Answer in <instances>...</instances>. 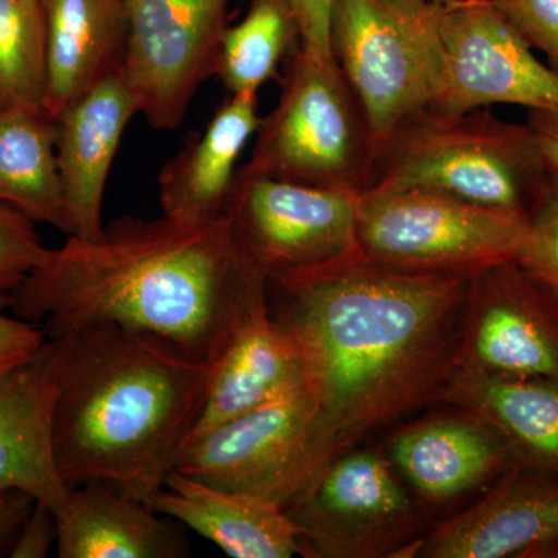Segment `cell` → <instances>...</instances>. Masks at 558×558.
I'll return each instance as SVG.
<instances>
[{"instance_id": "cell-21", "label": "cell", "mask_w": 558, "mask_h": 558, "mask_svg": "<svg viewBox=\"0 0 558 558\" xmlns=\"http://www.w3.org/2000/svg\"><path fill=\"white\" fill-rule=\"evenodd\" d=\"M46 31L44 109L57 119L73 101L120 72L128 21L121 0H39Z\"/></svg>"}, {"instance_id": "cell-28", "label": "cell", "mask_w": 558, "mask_h": 558, "mask_svg": "<svg viewBox=\"0 0 558 558\" xmlns=\"http://www.w3.org/2000/svg\"><path fill=\"white\" fill-rule=\"evenodd\" d=\"M49 248L44 247L35 220L13 205L0 202V293L13 292L40 266Z\"/></svg>"}, {"instance_id": "cell-31", "label": "cell", "mask_w": 558, "mask_h": 558, "mask_svg": "<svg viewBox=\"0 0 558 558\" xmlns=\"http://www.w3.org/2000/svg\"><path fill=\"white\" fill-rule=\"evenodd\" d=\"M299 28L300 49L312 57H333L330 50V16L336 0H288Z\"/></svg>"}, {"instance_id": "cell-16", "label": "cell", "mask_w": 558, "mask_h": 558, "mask_svg": "<svg viewBox=\"0 0 558 558\" xmlns=\"http://www.w3.org/2000/svg\"><path fill=\"white\" fill-rule=\"evenodd\" d=\"M137 113L134 95L116 72L57 117V161L69 236H101L106 183L124 131Z\"/></svg>"}, {"instance_id": "cell-33", "label": "cell", "mask_w": 558, "mask_h": 558, "mask_svg": "<svg viewBox=\"0 0 558 558\" xmlns=\"http://www.w3.org/2000/svg\"><path fill=\"white\" fill-rule=\"evenodd\" d=\"M36 499L21 490L0 492V557L11 553Z\"/></svg>"}, {"instance_id": "cell-25", "label": "cell", "mask_w": 558, "mask_h": 558, "mask_svg": "<svg viewBox=\"0 0 558 558\" xmlns=\"http://www.w3.org/2000/svg\"><path fill=\"white\" fill-rule=\"evenodd\" d=\"M295 40L299 28L288 0H250L247 14L223 33L216 75L230 95H258Z\"/></svg>"}, {"instance_id": "cell-15", "label": "cell", "mask_w": 558, "mask_h": 558, "mask_svg": "<svg viewBox=\"0 0 558 558\" xmlns=\"http://www.w3.org/2000/svg\"><path fill=\"white\" fill-rule=\"evenodd\" d=\"M304 385L303 352L270 314L266 296L245 314L209 366L204 403L185 444Z\"/></svg>"}, {"instance_id": "cell-3", "label": "cell", "mask_w": 558, "mask_h": 558, "mask_svg": "<svg viewBox=\"0 0 558 558\" xmlns=\"http://www.w3.org/2000/svg\"><path fill=\"white\" fill-rule=\"evenodd\" d=\"M50 340L60 354L53 447L62 480L110 484L150 506L196 424L211 365L116 326Z\"/></svg>"}, {"instance_id": "cell-29", "label": "cell", "mask_w": 558, "mask_h": 558, "mask_svg": "<svg viewBox=\"0 0 558 558\" xmlns=\"http://www.w3.org/2000/svg\"><path fill=\"white\" fill-rule=\"evenodd\" d=\"M558 73V0H487Z\"/></svg>"}, {"instance_id": "cell-17", "label": "cell", "mask_w": 558, "mask_h": 558, "mask_svg": "<svg viewBox=\"0 0 558 558\" xmlns=\"http://www.w3.org/2000/svg\"><path fill=\"white\" fill-rule=\"evenodd\" d=\"M60 391L57 341L0 377V492L21 490L57 510L68 495L54 458L53 413Z\"/></svg>"}, {"instance_id": "cell-26", "label": "cell", "mask_w": 558, "mask_h": 558, "mask_svg": "<svg viewBox=\"0 0 558 558\" xmlns=\"http://www.w3.org/2000/svg\"><path fill=\"white\" fill-rule=\"evenodd\" d=\"M46 83L39 0H0V108H44Z\"/></svg>"}, {"instance_id": "cell-27", "label": "cell", "mask_w": 558, "mask_h": 558, "mask_svg": "<svg viewBox=\"0 0 558 558\" xmlns=\"http://www.w3.org/2000/svg\"><path fill=\"white\" fill-rule=\"evenodd\" d=\"M517 263L558 295V178L550 171L529 208L527 240Z\"/></svg>"}, {"instance_id": "cell-12", "label": "cell", "mask_w": 558, "mask_h": 558, "mask_svg": "<svg viewBox=\"0 0 558 558\" xmlns=\"http://www.w3.org/2000/svg\"><path fill=\"white\" fill-rule=\"evenodd\" d=\"M446 78L432 110L464 113L492 105L558 112V73L487 0L436 5Z\"/></svg>"}, {"instance_id": "cell-6", "label": "cell", "mask_w": 558, "mask_h": 558, "mask_svg": "<svg viewBox=\"0 0 558 558\" xmlns=\"http://www.w3.org/2000/svg\"><path fill=\"white\" fill-rule=\"evenodd\" d=\"M330 50L357 95L377 153L442 90L446 53L429 0H336Z\"/></svg>"}, {"instance_id": "cell-11", "label": "cell", "mask_w": 558, "mask_h": 558, "mask_svg": "<svg viewBox=\"0 0 558 558\" xmlns=\"http://www.w3.org/2000/svg\"><path fill=\"white\" fill-rule=\"evenodd\" d=\"M128 39L121 80L157 131H175L216 65L231 0H121Z\"/></svg>"}, {"instance_id": "cell-5", "label": "cell", "mask_w": 558, "mask_h": 558, "mask_svg": "<svg viewBox=\"0 0 558 558\" xmlns=\"http://www.w3.org/2000/svg\"><path fill=\"white\" fill-rule=\"evenodd\" d=\"M376 157L368 120L339 62L299 47L278 105L260 119L245 170L363 193Z\"/></svg>"}, {"instance_id": "cell-19", "label": "cell", "mask_w": 558, "mask_h": 558, "mask_svg": "<svg viewBox=\"0 0 558 558\" xmlns=\"http://www.w3.org/2000/svg\"><path fill=\"white\" fill-rule=\"evenodd\" d=\"M150 508L185 524L231 558L303 556L299 526L270 499L208 486L172 469Z\"/></svg>"}, {"instance_id": "cell-32", "label": "cell", "mask_w": 558, "mask_h": 558, "mask_svg": "<svg viewBox=\"0 0 558 558\" xmlns=\"http://www.w3.org/2000/svg\"><path fill=\"white\" fill-rule=\"evenodd\" d=\"M57 515L50 506L36 501L31 515L22 524L10 557L44 558L49 556L51 546L57 545Z\"/></svg>"}, {"instance_id": "cell-18", "label": "cell", "mask_w": 558, "mask_h": 558, "mask_svg": "<svg viewBox=\"0 0 558 558\" xmlns=\"http://www.w3.org/2000/svg\"><path fill=\"white\" fill-rule=\"evenodd\" d=\"M391 454L411 486L438 502L497 480L517 462L497 429L464 410L424 418L396 433Z\"/></svg>"}, {"instance_id": "cell-20", "label": "cell", "mask_w": 558, "mask_h": 558, "mask_svg": "<svg viewBox=\"0 0 558 558\" xmlns=\"http://www.w3.org/2000/svg\"><path fill=\"white\" fill-rule=\"evenodd\" d=\"M258 95H230L205 130L191 135L159 175L160 207L180 222L222 218L236 178V163L258 131Z\"/></svg>"}, {"instance_id": "cell-2", "label": "cell", "mask_w": 558, "mask_h": 558, "mask_svg": "<svg viewBox=\"0 0 558 558\" xmlns=\"http://www.w3.org/2000/svg\"><path fill=\"white\" fill-rule=\"evenodd\" d=\"M267 296V277L229 220L120 218L98 240L69 236L9 293L11 314L47 339L95 326L150 337L211 365L245 314Z\"/></svg>"}, {"instance_id": "cell-24", "label": "cell", "mask_w": 558, "mask_h": 558, "mask_svg": "<svg viewBox=\"0 0 558 558\" xmlns=\"http://www.w3.org/2000/svg\"><path fill=\"white\" fill-rule=\"evenodd\" d=\"M0 202L70 234L57 161V119L44 108H0Z\"/></svg>"}, {"instance_id": "cell-10", "label": "cell", "mask_w": 558, "mask_h": 558, "mask_svg": "<svg viewBox=\"0 0 558 558\" xmlns=\"http://www.w3.org/2000/svg\"><path fill=\"white\" fill-rule=\"evenodd\" d=\"M359 196L242 167L223 216L245 255L270 278L357 252Z\"/></svg>"}, {"instance_id": "cell-9", "label": "cell", "mask_w": 558, "mask_h": 558, "mask_svg": "<svg viewBox=\"0 0 558 558\" xmlns=\"http://www.w3.org/2000/svg\"><path fill=\"white\" fill-rule=\"evenodd\" d=\"M286 512L312 558L407 557L424 526L391 465L371 450L330 459Z\"/></svg>"}, {"instance_id": "cell-23", "label": "cell", "mask_w": 558, "mask_h": 558, "mask_svg": "<svg viewBox=\"0 0 558 558\" xmlns=\"http://www.w3.org/2000/svg\"><path fill=\"white\" fill-rule=\"evenodd\" d=\"M440 402L497 429L517 462L558 476V376L512 379L457 369Z\"/></svg>"}, {"instance_id": "cell-7", "label": "cell", "mask_w": 558, "mask_h": 558, "mask_svg": "<svg viewBox=\"0 0 558 558\" xmlns=\"http://www.w3.org/2000/svg\"><path fill=\"white\" fill-rule=\"evenodd\" d=\"M529 215L418 189L360 193L357 247L365 258L405 271L473 275L517 263Z\"/></svg>"}, {"instance_id": "cell-13", "label": "cell", "mask_w": 558, "mask_h": 558, "mask_svg": "<svg viewBox=\"0 0 558 558\" xmlns=\"http://www.w3.org/2000/svg\"><path fill=\"white\" fill-rule=\"evenodd\" d=\"M458 369L487 376H558V295L519 263L473 275Z\"/></svg>"}, {"instance_id": "cell-22", "label": "cell", "mask_w": 558, "mask_h": 558, "mask_svg": "<svg viewBox=\"0 0 558 558\" xmlns=\"http://www.w3.org/2000/svg\"><path fill=\"white\" fill-rule=\"evenodd\" d=\"M60 558H182L185 539L146 502L106 483L69 487L60 508Z\"/></svg>"}, {"instance_id": "cell-8", "label": "cell", "mask_w": 558, "mask_h": 558, "mask_svg": "<svg viewBox=\"0 0 558 558\" xmlns=\"http://www.w3.org/2000/svg\"><path fill=\"white\" fill-rule=\"evenodd\" d=\"M337 454L322 407L304 385L185 444L174 470L286 509Z\"/></svg>"}, {"instance_id": "cell-4", "label": "cell", "mask_w": 558, "mask_h": 558, "mask_svg": "<svg viewBox=\"0 0 558 558\" xmlns=\"http://www.w3.org/2000/svg\"><path fill=\"white\" fill-rule=\"evenodd\" d=\"M548 174L527 124L499 120L487 109H424L380 146L369 189L438 191L529 215Z\"/></svg>"}, {"instance_id": "cell-14", "label": "cell", "mask_w": 558, "mask_h": 558, "mask_svg": "<svg viewBox=\"0 0 558 558\" xmlns=\"http://www.w3.org/2000/svg\"><path fill=\"white\" fill-rule=\"evenodd\" d=\"M407 557L558 558V476L515 462Z\"/></svg>"}, {"instance_id": "cell-35", "label": "cell", "mask_w": 558, "mask_h": 558, "mask_svg": "<svg viewBox=\"0 0 558 558\" xmlns=\"http://www.w3.org/2000/svg\"><path fill=\"white\" fill-rule=\"evenodd\" d=\"M435 5H447V3L462 2V0H429Z\"/></svg>"}, {"instance_id": "cell-34", "label": "cell", "mask_w": 558, "mask_h": 558, "mask_svg": "<svg viewBox=\"0 0 558 558\" xmlns=\"http://www.w3.org/2000/svg\"><path fill=\"white\" fill-rule=\"evenodd\" d=\"M527 126L534 135L539 156L558 178V112L531 110Z\"/></svg>"}, {"instance_id": "cell-30", "label": "cell", "mask_w": 558, "mask_h": 558, "mask_svg": "<svg viewBox=\"0 0 558 558\" xmlns=\"http://www.w3.org/2000/svg\"><path fill=\"white\" fill-rule=\"evenodd\" d=\"M9 293H0V377L31 362L47 341L36 323L7 314Z\"/></svg>"}, {"instance_id": "cell-1", "label": "cell", "mask_w": 558, "mask_h": 558, "mask_svg": "<svg viewBox=\"0 0 558 558\" xmlns=\"http://www.w3.org/2000/svg\"><path fill=\"white\" fill-rule=\"evenodd\" d=\"M470 281L391 269L359 250L267 278L270 314L295 337L340 453L440 402L459 365Z\"/></svg>"}]
</instances>
